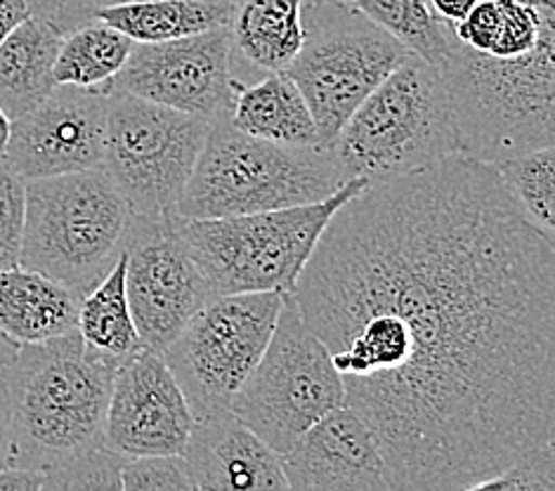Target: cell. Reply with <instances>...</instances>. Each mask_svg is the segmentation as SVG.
<instances>
[{"label":"cell","mask_w":555,"mask_h":491,"mask_svg":"<svg viewBox=\"0 0 555 491\" xmlns=\"http://www.w3.org/2000/svg\"><path fill=\"white\" fill-rule=\"evenodd\" d=\"M395 489L475 491L555 430V248L452 154L343 204L291 290Z\"/></svg>","instance_id":"obj_1"},{"label":"cell","mask_w":555,"mask_h":491,"mask_svg":"<svg viewBox=\"0 0 555 491\" xmlns=\"http://www.w3.org/2000/svg\"><path fill=\"white\" fill-rule=\"evenodd\" d=\"M116 364L92 352L78 331L22 343L0 371L12 468L43 477L104 444V421Z\"/></svg>","instance_id":"obj_2"},{"label":"cell","mask_w":555,"mask_h":491,"mask_svg":"<svg viewBox=\"0 0 555 491\" xmlns=\"http://www.w3.org/2000/svg\"><path fill=\"white\" fill-rule=\"evenodd\" d=\"M506 190L515 198L525 216L530 218L541 232L553 236L555 228V152L553 147H541L520 156L494 164Z\"/></svg>","instance_id":"obj_26"},{"label":"cell","mask_w":555,"mask_h":491,"mask_svg":"<svg viewBox=\"0 0 555 491\" xmlns=\"http://www.w3.org/2000/svg\"><path fill=\"white\" fill-rule=\"evenodd\" d=\"M346 404V388L320 336L284 294L274 334L260 362L230 402V411L284 456L328 411Z\"/></svg>","instance_id":"obj_9"},{"label":"cell","mask_w":555,"mask_h":491,"mask_svg":"<svg viewBox=\"0 0 555 491\" xmlns=\"http://www.w3.org/2000/svg\"><path fill=\"white\" fill-rule=\"evenodd\" d=\"M234 3H242V0H234Z\"/></svg>","instance_id":"obj_37"},{"label":"cell","mask_w":555,"mask_h":491,"mask_svg":"<svg viewBox=\"0 0 555 491\" xmlns=\"http://www.w3.org/2000/svg\"><path fill=\"white\" fill-rule=\"evenodd\" d=\"M242 83L228 24L176 41L133 43L121 72L102 92H128L216 124L230 121Z\"/></svg>","instance_id":"obj_12"},{"label":"cell","mask_w":555,"mask_h":491,"mask_svg":"<svg viewBox=\"0 0 555 491\" xmlns=\"http://www.w3.org/2000/svg\"><path fill=\"white\" fill-rule=\"evenodd\" d=\"M78 298L41 272L0 270V331L15 343H43L76 331Z\"/></svg>","instance_id":"obj_18"},{"label":"cell","mask_w":555,"mask_h":491,"mask_svg":"<svg viewBox=\"0 0 555 491\" xmlns=\"http://www.w3.org/2000/svg\"><path fill=\"white\" fill-rule=\"evenodd\" d=\"M348 3L398 38L412 55L440 66L454 24L435 17L428 0H348Z\"/></svg>","instance_id":"obj_25"},{"label":"cell","mask_w":555,"mask_h":491,"mask_svg":"<svg viewBox=\"0 0 555 491\" xmlns=\"http://www.w3.org/2000/svg\"><path fill=\"white\" fill-rule=\"evenodd\" d=\"M475 3H478V0H428L433 15L449 24L464 20Z\"/></svg>","instance_id":"obj_32"},{"label":"cell","mask_w":555,"mask_h":491,"mask_svg":"<svg viewBox=\"0 0 555 491\" xmlns=\"http://www.w3.org/2000/svg\"><path fill=\"white\" fill-rule=\"evenodd\" d=\"M348 180L324 202L228 218H180L176 232L216 296L291 294L336 210L366 188Z\"/></svg>","instance_id":"obj_6"},{"label":"cell","mask_w":555,"mask_h":491,"mask_svg":"<svg viewBox=\"0 0 555 491\" xmlns=\"http://www.w3.org/2000/svg\"><path fill=\"white\" fill-rule=\"evenodd\" d=\"M230 124L260 140L322 144L308 102L286 72H266L256 83L244 81L236 90Z\"/></svg>","instance_id":"obj_20"},{"label":"cell","mask_w":555,"mask_h":491,"mask_svg":"<svg viewBox=\"0 0 555 491\" xmlns=\"http://www.w3.org/2000/svg\"><path fill=\"white\" fill-rule=\"evenodd\" d=\"M29 15L31 12L26 0H0V41Z\"/></svg>","instance_id":"obj_33"},{"label":"cell","mask_w":555,"mask_h":491,"mask_svg":"<svg viewBox=\"0 0 555 491\" xmlns=\"http://www.w3.org/2000/svg\"><path fill=\"white\" fill-rule=\"evenodd\" d=\"M5 468H12V440H10L8 404H5L3 385H0V470Z\"/></svg>","instance_id":"obj_34"},{"label":"cell","mask_w":555,"mask_h":491,"mask_svg":"<svg viewBox=\"0 0 555 491\" xmlns=\"http://www.w3.org/2000/svg\"><path fill=\"white\" fill-rule=\"evenodd\" d=\"M294 491H392L395 482L372 428L343 404L302 432L282 456Z\"/></svg>","instance_id":"obj_16"},{"label":"cell","mask_w":555,"mask_h":491,"mask_svg":"<svg viewBox=\"0 0 555 491\" xmlns=\"http://www.w3.org/2000/svg\"><path fill=\"white\" fill-rule=\"evenodd\" d=\"M328 150L346 180L369 184L459 154L438 66L409 55L360 102Z\"/></svg>","instance_id":"obj_7"},{"label":"cell","mask_w":555,"mask_h":491,"mask_svg":"<svg viewBox=\"0 0 555 491\" xmlns=\"http://www.w3.org/2000/svg\"><path fill=\"white\" fill-rule=\"evenodd\" d=\"M126 456L102 444L64 463L43 477V489L50 491H121V468Z\"/></svg>","instance_id":"obj_27"},{"label":"cell","mask_w":555,"mask_h":491,"mask_svg":"<svg viewBox=\"0 0 555 491\" xmlns=\"http://www.w3.org/2000/svg\"><path fill=\"white\" fill-rule=\"evenodd\" d=\"M121 491H196L182 454L126 458Z\"/></svg>","instance_id":"obj_28"},{"label":"cell","mask_w":555,"mask_h":491,"mask_svg":"<svg viewBox=\"0 0 555 491\" xmlns=\"http://www.w3.org/2000/svg\"><path fill=\"white\" fill-rule=\"evenodd\" d=\"M302 48L284 72L328 147L360 102L412 52L348 0H302Z\"/></svg>","instance_id":"obj_8"},{"label":"cell","mask_w":555,"mask_h":491,"mask_svg":"<svg viewBox=\"0 0 555 491\" xmlns=\"http://www.w3.org/2000/svg\"><path fill=\"white\" fill-rule=\"evenodd\" d=\"M234 0H118L98 20L124 31L133 43H164L228 26Z\"/></svg>","instance_id":"obj_22"},{"label":"cell","mask_w":555,"mask_h":491,"mask_svg":"<svg viewBox=\"0 0 555 491\" xmlns=\"http://www.w3.org/2000/svg\"><path fill=\"white\" fill-rule=\"evenodd\" d=\"M17 348H20V343L8 338L3 331H0V371H3L12 362V357L17 354Z\"/></svg>","instance_id":"obj_35"},{"label":"cell","mask_w":555,"mask_h":491,"mask_svg":"<svg viewBox=\"0 0 555 491\" xmlns=\"http://www.w3.org/2000/svg\"><path fill=\"white\" fill-rule=\"evenodd\" d=\"M346 182L332 150L322 144L270 142L216 121L176 216L228 218L317 204Z\"/></svg>","instance_id":"obj_4"},{"label":"cell","mask_w":555,"mask_h":491,"mask_svg":"<svg viewBox=\"0 0 555 491\" xmlns=\"http://www.w3.org/2000/svg\"><path fill=\"white\" fill-rule=\"evenodd\" d=\"M210 124L128 92L107 95L104 161L135 216H173Z\"/></svg>","instance_id":"obj_10"},{"label":"cell","mask_w":555,"mask_h":491,"mask_svg":"<svg viewBox=\"0 0 555 491\" xmlns=\"http://www.w3.org/2000/svg\"><path fill=\"white\" fill-rule=\"evenodd\" d=\"M232 48L250 69L284 72L302 48V0H242L230 22Z\"/></svg>","instance_id":"obj_21"},{"label":"cell","mask_w":555,"mask_h":491,"mask_svg":"<svg viewBox=\"0 0 555 491\" xmlns=\"http://www.w3.org/2000/svg\"><path fill=\"white\" fill-rule=\"evenodd\" d=\"M480 489H499V491H555V447L553 440L539 444L527 451L520 458H515L504 470L480 482Z\"/></svg>","instance_id":"obj_29"},{"label":"cell","mask_w":555,"mask_h":491,"mask_svg":"<svg viewBox=\"0 0 555 491\" xmlns=\"http://www.w3.org/2000/svg\"><path fill=\"white\" fill-rule=\"evenodd\" d=\"M112 3L118 0H26L31 15L55 26L62 36L98 20V12Z\"/></svg>","instance_id":"obj_31"},{"label":"cell","mask_w":555,"mask_h":491,"mask_svg":"<svg viewBox=\"0 0 555 491\" xmlns=\"http://www.w3.org/2000/svg\"><path fill=\"white\" fill-rule=\"evenodd\" d=\"M133 210L104 168L26 180L20 268L83 298L124 254Z\"/></svg>","instance_id":"obj_5"},{"label":"cell","mask_w":555,"mask_h":491,"mask_svg":"<svg viewBox=\"0 0 555 491\" xmlns=\"http://www.w3.org/2000/svg\"><path fill=\"white\" fill-rule=\"evenodd\" d=\"M126 296L144 350L164 352L202 305L216 296L176 232V214L135 216L126 242Z\"/></svg>","instance_id":"obj_13"},{"label":"cell","mask_w":555,"mask_h":491,"mask_svg":"<svg viewBox=\"0 0 555 491\" xmlns=\"http://www.w3.org/2000/svg\"><path fill=\"white\" fill-rule=\"evenodd\" d=\"M194 489L280 491L288 489L282 456L230 409L194 421L182 451Z\"/></svg>","instance_id":"obj_17"},{"label":"cell","mask_w":555,"mask_h":491,"mask_svg":"<svg viewBox=\"0 0 555 491\" xmlns=\"http://www.w3.org/2000/svg\"><path fill=\"white\" fill-rule=\"evenodd\" d=\"M107 95L100 88L55 86L50 95L10 121L5 161L24 180L102 168Z\"/></svg>","instance_id":"obj_14"},{"label":"cell","mask_w":555,"mask_h":491,"mask_svg":"<svg viewBox=\"0 0 555 491\" xmlns=\"http://www.w3.org/2000/svg\"><path fill=\"white\" fill-rule=\"evenodd\" d=\"M284 294L210 296L162 352L194 418L230 409L274 334Z\"/></svg>","instance_id":"obj_11"},{"label":"cell","mask_w":555,"mask_h":491,"mask_svg":"<svg viewBox=\"0 0 555 491\" xmlns=\"http://www.w3.org/2000/svg\"><path fill=\"white\" fill-rule=\"evenodd\" d=\"M194 414L162 352L140 350L116 366L104 444L126 458L182 454Z\"/></svg>","instance_id":"obj_15"},{"label":"cell","mask_w":555,"mask_h":491,"mask_svg":"<svg viewBox=\"0 0 555 491\" xmlns=\"http://www.w3.org/2000/svg\"><path fill=\"white\" fill-rule=\"evenodd\" d=\"M76 331L92 352L116 366L142 350L126 296V254L95 288L78 300Z\"/></svg>","instance_id":"obj_23"},{"label":"cell","mask_w":555,"mask_h":491,"mask_svg":"<svg viewBox=\"0 0 555 491\" xmlns=\"http://www.w3.org/2000/svg\"><path fill=\"white\" fill-rule=\"evenodd\" d=\"M8 138H10V118L5 116L3 109H0V156L5 154Z\"/></svg>","instance_id":"obj_36"},{"label":"cell","mask_w":555,"mask_h":491,"mask_svg":"<svg viewBox=\"0 0 555 491\" xmlns=\"http://www.w3.org/2000/svg\"><path fill=\"white\" fill-rule=\"evenodd\" d=\"M26 180L0 156V270L17 268L24 230Z\"/></svg>","instance_id":"obj_30"},{"label":"cell","mask_w":555,"mask_h":491,"mask_svg":"<svg viewBox=\"0 0 555 491\" xmlns=\"http://www.w3.org/2000/svg\"><path fill=\"white\" fill-rule=\"evenodd\" d=\"M555 31L525 55L492 57L449 36L440 62L459 154L499 164L553 147Z\"/></svg>","instance_id":"obj_3"},{"label":"cell","mask_w":555,"mask_h":491,"mask_svg":"<svg viewBox=\"0 0 555 491\" xmlns=\"http://www.w3.org/2000/svg\"><path fill=\"white\" fill-rule=\"evenodd\" d=\"M133 41L114 29L112 24L92 20L78 29L64 34L55 60L57 86L78 88H104L121 72Z\"/></svg>","instance_id":"obj_24"},{"label":"cell","mask_w":555,"mask_h":491,"mask_svg":"<svg viewBox=\"0 0 555 491\" xmlns=\"http://www.w3.org/2000/svg\"><path fill=\"white\" fill-rule=\"evenodd\" d=\"M62 34L46 20L29 15L0 41V109L17 118L55 90V60Z\"/></svg>","instance_id":"obj_19"}]
</instances>
